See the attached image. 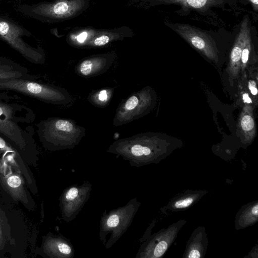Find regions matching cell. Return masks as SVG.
I'll return each instance as SVG.
<instances>
[{
	"label": "cell",
	"instance_id": "cell-1",
	"mask_svg": "<svg viewBox=\"0 0 258 258\" xmlns=\"http://www.w3.org/2000/svg\"><path fill=\"white\" fill-rule=\"evenodd\" d=\"M107 152L128 161L132 167L157 164L166 156L167 148L155 136L141 134L113 142Z\"/></svg>",
	"mask_w": 258,
	"mask_h": 258
},
{
	"label": "cell",
	"instance_id": "cell-2",
	"mask_svg": "<svg viewBox=\"0 0 258 258\" xmlns=\"http://www.w3.org/2000/svg\"><path fill=\"white\" fill-rule=\"evenodd\" d=\"M36 125L40 141L50 151L73 149L86 134L85 128L71 119L50 117Z\"/></svg>",
	"mask_w": 258,
	"mask_h": 258
},
{
	"label": "cell",
	"instance_id": "cell-3",
	"mask_svg": "<svg viewBox=\"0 0 258 258\" xmlns=\"http://www.w3.org/2000/svg\"><path fill=\"white\" fill-rule=\"evenodd\" d=\"M141 205L134 198L122 207L107 212L105 210L100 220L99 238L106 249L112 246L126 231Z\"/></svg>",
	"mask_w": 258,
	"mask_h": 258
},
{
	"label": "cell",
	"instance_id": "cell-4",
	"mask_svg": "<svg viewBox=\"0 0 258 258\" xmlns=\"http://www.w3.org/2000/svg\"><path fill=\"white\" fill-rule=\"evenodd\" d=\"M0 88L14 91L40 100L47 103L64 105L72 98L66 89L38 82L34 80L13 79L0 80Z\"/></svg>",
	"mask_w": 258,
	"mask_h": 258
},
{
	"label": "cell",
	"instance_id": "cell-5",
	"mask_svg": "<svg viewBox=\"0 0 258 258\" xmlns=\"http://www.w3.org/2000/svg\"><path fill=\"white\" fill-rule=\"evenodd\" d=\"M31 35L29 31L14 20L0 15V38L30 62L43 64L45 56L42 48L30 45L23 38Z\"/></svg>",
	"mask_w": 258,
	"mask_h": 258
},
{
	"label": "cell",
	"instance_id": "cell-6",
	"mask_svg": "<svg viewBox=\"0 0 258 258\" xmlns=\"http://www.w3.org/2000/svg\"><path fill=\"white\" fill-rule=\"evenodd\" d=\"M84 0H56L51 2L22 4L17 7L22 14L43 22L72 17L85 6Z\"/></svg>",
	"mask_w": 258,
	"mask_h": 258
},
{
	"label": "cell",
	"instance_id": "cell-7",
	"mask_svg": "<svg viewBox=\"0 0 258 258\" xmlns=\"http://www.w3.org/2000/svg\"><path fill=\"white\" fill-rule=\"evenodd\" d=\"M180 220L146 238L139 249L136 258H159L169 249L177 234L186 223Z\"/></svg>",
	"mask_w": 258,
	"mask_h": 258
},
{
	"label": "cell",
	"instance_id": "cell-8",
	"mask_svg": "<svg viewBox=\"0 0 258 258\" xmlns=\"http://www.w3.org/2000/svg\"><path fill=\"white\" fill-rule=\"evenodd\" d=\"M151 90L147 88L132 94L118 107L113 124L121 126L137 119L147 113L152 105Z\"/></svg>",
	"mask_w": 258,
	"mask_h": 258
},
{
	"label": "cell",
	"instance_id": "cell-9",
	"mask_svg": "<svg viewBox=\"0 0 258 258\" xmlns=\"http://www.w3.org/2000/svg\"><path fill=\"white\" fill-rule=\"evenodd\" d=\"M92 188V184L86 181L81 185L69 186L63 190L59 198V206L65 222H70L75 219L87 202Z\"/></svg>",
	"mask_w": 258,
	"mask_h": 258
},
{
	"label": "cell",
	"instance_id": "cell-10",
	"mask_svg": "<svg viewBox=\"0 0 258 258\" xmlns=\"http://www.w3.org/2000/svg\"><path fill=\"white\" fill-rule=\"evenodd\" d=\"M21 173L0 158V183L15 201L28 204V196Z\"/></svg>",
	"mask_w": 258,
	"mask_h": 258
},
{
	"label": "cell",
	"instance_id": "cell-11",
	"mask_svg": "<svg viewBox=\"0 0 258 258\" xmlns=\"http://www.w3.org/2000/svg\"><path fill=\"white\" fill-rule=\"evenodd\" d=\"M14 115L12 106L0 101V133L24 150L26 140L22 130L15 121Z\"/></svg>",
	"mask_w": 258,
	"mask_h": 258
},
{
	"label": "cell",
	"instance_id": "cell-12",
	"mask_svg": "<svg viewBox=\"0 0 258 258\" xmlns=\"http://www.w3.org/2000/svg\"><path fill=\"white\" fill-rule=\"evenodd\" d=\"M42 248L44 254L50 258H73L75 256L71 242L61 235L48 234L43 238Z\"/></svg>",
	"mask_w": 258,
	"mask_h": 258
},
{
	"label": "cell",
	"instance_id": "cell-13",
	"mask_svg": "<svg viewBox=\"0 0 258 258\" xmlns=\"http://www.w3.org/2000/svg\"><path fill=\"white\" fill-rule=\"evenodd\" d=\"M114 58L111 55H99L91 56L82 60L77 66L79 75L85 77L100 75L111 66Z\"/></svg>",
	"mask_w": 258,
	"mask_h": 258
},
{
	"label": "cell",
	"instance_id": "cell-14",
	"mask_svg": "<svg viewBox=\"0 0 258 258\" xmlns=\"http://www.w3.org/2000/svg\"><path fill=\"white\" fill-rule=\"evenodd\" d=\"M208 244V240L205 227H198L192 232L187 242L183 257H204Z\"/></svg>",
	"mask_w": 258,
	"mask_h": 258
},
{
	"label": "cell",
	"instance_id": "cell-15",
	"mask_svg": "<svg viewBox=\"0 0 258 258\" xmlns=\"http://www.w3.org/2000/svg\"><path fill=\"white\" fill-rule=\"evenodd\" d=\"M177 31L196 48L202 51L208 57H214L215 53L212 44L204 34L186 25L179 26Z\"/></svg>",
	"mask_w": 258,
	"mask_h": 258
},
{
	"label": "cell",
	"instance_id": "cell-16",
	"mask_svg": "<svg viewBox=\"0 0 258 258\" xmlns=\"http://www.w3.org/2000/svg\"><path fill=\"white\" fill-rule=\"evenodd\" d=\"M35 80L29 70L9 58L0 56V80L13 79Z\"/></svg>",
	"mask_w": 258,
	"mask_h": 258
},
{
	"label": "cell",
	"instance_id": "cell-17",
	"mask_svg": "<svg viewBox=\"0 0 258 258\" xmlns=\"http://www.w3.org/2000/svg\"><path fill=\"white\" fill-rule=\"evenodd\" d=\"M207 192L204 190H186L173 198L165 209L172 212L185 210L198 202Z\"/></svg>",
	"mask_w": 258,
	"mask_h": 258
},
{
	"label": "cell",
	"instance_id": "cell-18",
	"mask_svg": "<svg viewBox=\"0 0 258 258\" xmlns=\"http://www.w3.org/2000/svg\"><path fill=\"white\" fill-rule=\"evenodd\" d=\"M249 35L250 32L246 19V21L244 20L241 25L240 31L230 53V71L234 74H236L239 70L242 50L245 41Z\"/></svg>",
	"mask_w": 258,
	"mask_h": 258
},
{
	"label": "cell",
	"instance_id": "cell-19",
	"mask_svg": "<svg viewBox=\"0 0 258 258\" xmlns=\"http://www.w3.org/2000/svg\"><path fill=\"white\" fill-rule=\"evenodd\" d=\"M0 155L1 159L11 165L18 171L24 174L26 179L31 180L28 172L21 164L23 160L18 152L4 139L0 137Z\"/></svg>",
	"mask_w": 258,
	"mask_h": 258
},
{
	"label": "cell",
	"instance_id": "cell-20",
	"mask_svg": "<svg viewBox=\"0 0 258 258\" xmlns=\"http://www.w3.org/2000/svg\"><path fill=\"white\" fill-rule=\"evenodd\" d=\"M258 220V201H253L243 206L237 212L235 220L237 230L253 225Z\"/></svg>",
	"mask_w": 258,
	"mask_h": 258
},
{
	"label": "cell",
	"instance_id": "cell-21",
	"mask_svg": "<svg viewBox=\"0 0 258 258\" xmlns=\"http://www.w3.org/2000/svg\"><path fill=\"white\" fill-rule=\"evenodd\" d=\"M240 125L242 131L246 135H253L254 132V121L252 115L249 111H244L242 113Z\"/></svg>",
	"mask_w": 258,
	"mask_h": 258
},
{
	"label": "cell",
	"instance_id": "cell-22",
	"mask_svg": "<svg viewBox=\"0 0 258 258\" xmlns=\"http://www.w3.org/2000/svg\"><path fill=\"white\" fill-rule=\"evenodd\" d=\"M172 2H177L195 9L204 8L207 5L212 3L213 0H169Z\"/></svg>",
	"mask_w": 258,
	"mask_h": 258
},
{
	"label": "cell",
	"instance_id": "cell-23",
	"mask_svg": "<svg viewBox=\"0 0 258 258\" xmlns=\"http://www.w3.org/2000/svg\"><path fill=\"white\" fill-rule=\"evenodd\" d=\"M250 51V36L247 38L245 44L242 50L241 56V66L244 67L246 66L249 58V53Z\"/></svg>",
	"mask_w": 258,
	"mask_h": 258
},
{
	"label": "cell",
	"instance_id": "cell-24",
	"mask_svg": "<svg viewBox=\"0 0 258 258\" xmlns=\"http://www.w3.org/2000/svg\"><path fill=\"white\" fill-rule=\"evenodd\" d=\"M110 41L109 36L101 35L93 39L90 43V45L95 46H101L107 44Z\"/></svg>",
	"mask_w": 258,
	"mask_h": 258
},
{
	"label": "cell",
	"instance_id": "cell-25",
	"mask_svg": "<svg viewBox=\"0 0 258 258\" xmlns=\"http://www.w3.org/2000/svg\"><path fill=\"white\" fill-rule=\"evenodd\" d=\"M95 99V103L97 102L103 103H106L108 99V92L106 90H102L100 91L94 96Z\"/></svg>",
	"mask_w": 258,
	"mask_h": 258
},
{
	"label": "cell",
	"instance_id": "cell-26",
	"mask_svg": "<svg viewBox=\"0 0 258 258\" xmlns=\"http://www.w3.org/2000/svg\"><path fill=\"white\" fill-rule=\"evenodd\" d=\"M4 222V218L0 217V239L6 241V240L8 239V225Z\"/></svg>",
	"mask_w": 258,
	"mask_h": 258
},
{
	"label": "cell",
	"instance_id": "cell-27",
	"mask_svg": "<svg viewBox=\"0 0 258 258\" xmlns=\"http://www.w3.org/2000/svg\"><path fill=\"white\" fill-rule=\"evenodd\" d=\"M248 87L253 96H257L258 90L256 87V84L254 80H250L248 82Z\"/></svg>",
	"mask_w": 258,
	"mask_h": 258
},
{
	"label": "cell",
	"instance_id": "cell-28",
	"mask_svg": "<svg viewBox=\"0 0 258 258\" xmlns=\"http://www.w3.org/2000/svg\"><path fill=\"white\" fill-rule=\"evenodd\" d=\"M242 98L244 103L248 104L252 103V101L247 93H243L242 95Z\"/></svg>",
	"mask_w": 258,
	"mask_h": 258
},
{
	"label": "cell",
	"instance_id": "cell-29",
	"mask_svg": "<svg viewBox=\"0 0 258 258\" xmlns=\"http://www.w3.org/2000/svg\"><path fill=\"white\" fill-rule=\"evenodd\" d=\"M6 241L0 239V250H2L4 248L5 246V243Z\"/></svg>",
	"mask_w": 258,
	"mask_h": 258
},
{
	"label": "cell",
	"instance_id": "cell-30",
	"mask_svg": "<svg viewBox=\"0 0 258 258\" xmlns=\"http://www.w3.org/2000/svg\"><path fill=\"white\" fill-rule=\"evenodd\" d=\"M250 1L257 8L258 5V0H250Z\"/></svg>",
	"mask_w": 258,
	"mask_h": 258
},
{
	"label": "cell",
	"instance_id": "cell-31",
	"mask_svg": "<svg viewBox=\"0 0 258 258\" xmlns=\"http://www.w3.org/2000/svg\"><path fill=\"white\" fill-rule=\"evenodd\" d=\"M17 1H19V2H21V1H27V0H16Z\"/></svg>",
	"mask_w": 258,
	"mask_h": 258
},
{
	"label": "cell",
	"instance_id": "cell-32",
	"mask_svg": "<svg viewBox=\"0 0 258 258\" xmlns=\"http://www.w3.org/2000/svg\"><path fill=\"white\" fill-rule=\"evenodd\" d=\"M2 1H3V0H0V2Z\"/></svg>",
	"mask_w": 258,
	"mask_h": 258
},
{
	"label": "cell",
	"instance_id": "cell-33",
	"mask_svg": "<svg viewBox=\"0 0 258 258\" xmlns=\"http://www.w3.org/2000/svg\"><path fill=\"white\" fill-rule=\"evenodd\" d=\"M0 90H2V89L0 88Z\"/></svg>",
	"mask_w": 258,
	"mask_h": 258
}]
</instances>
